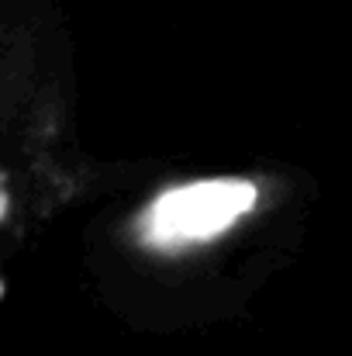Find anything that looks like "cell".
Segmentation results:
<instances>
[{"instance_id":"1","label":"cell","mask_w":352,"mask_h":356,"mask_svg":"<svg viewBox=\"0 0 352 356\" xmlns=\"http://www.w3.org/2000/svg\"><path fill=\"white\" fill-rule=\"evenodd\" d=\"M69 59L56 0H0V238L69 194Z\"/></svg>"},{"instance_id":"2","label":"cell","mask_w":352,"mask_h":356,"mask_svg":"<svg viewBox=\"0 0 352 356\" xmlns=\"http://www.w3.org/2000/svg\"><path fill=\"white\" fill-rule=\"evenodd\" d=\"M269 197L259 180L249 177H215L180 184L166 194H156L128 225L131 242L159 259H187L218 245L259 211Z\"/></svg>"}]
</instances>
